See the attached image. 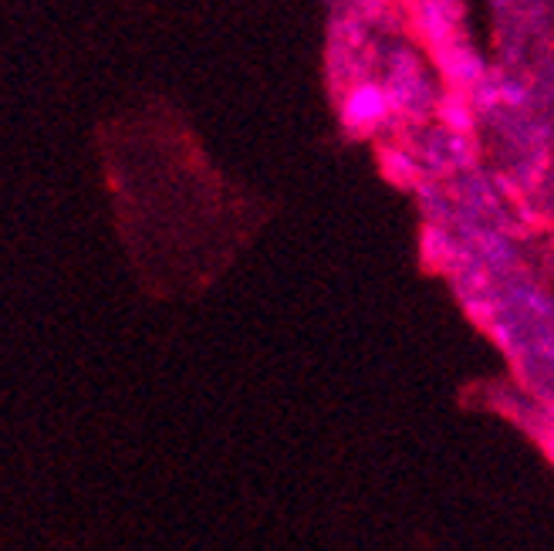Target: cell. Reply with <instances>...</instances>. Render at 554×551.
Instances as JSON below:
<instances>
[{"instance_id":"cell-1","label":"cell","mask_w":554,"mask_h":551,"mask_svg":"<svg viewBox=\"0 0 554 551\" xmlns=\"http://www.w3.org/2000/svg\"><path fill=\"white\" fill-rule=\"evenodd\" d=\"M389 112V92L379 82H359L342 102V119L352 129H369Z\"/></svg>"}]
</instances>
